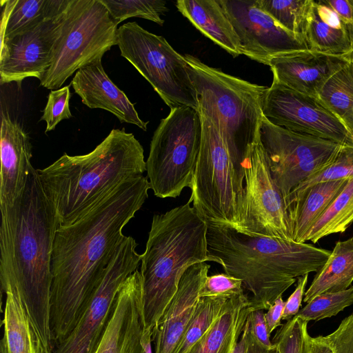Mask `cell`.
<instances>
[{
    "instance_id": "obj_34",
    "label": "cell",
    "mask_w": 353,
    "mask_h": 353,
    "mask_svg": "<svg viewBox=\"0 0 353 353\" xmlns=\"http://www.w3.org/2000/svg\"><path fill=\"white\" fill-rule=\"evenodd\" d=\"M352 176L353 146L344 145L330 163L301 182L288 197L298 195L319 183L348 179Z\"/></svg>"
},
{
    "instance_id": "obj_28",
    "label": "cell",
    "mask_w": 353,
    "mask_h": 353,
    "mask_svg": "<svg viewBox=\"0 0 353 353\" xmlns=\"http://www.w3.org/2000/svg\"><path fill=\"white\" fill-rule=\"evenodd\" d=\"M353 223V176L305 234L303 243L318 242L323 237L345 232Z\"/></svg>"
},
{
    "instance_id": "obj_13",
    "label": "cell",
    "mask_w": 353,
    "mask_h": 353,
    "mask_svg": "<svg viewBox=\"0 0 353 353\" xmlns=\"http://www.w3.org/2000/svg\"><path fill=\"white\" fill-rule=\"evenodd\" d=\"M262 112L275 125L353 146V134L318 97L292 90L274 79L265 91Z\"/></svg>"
},
{
    "instance_id": "obj_19",
    "label": "cell",
    "mask_w": 353,
    "mask_h": 353,
    "mask_svg": "<svg viewBox=\"0 0 353 353\" xmlns=\"http://www.w3.org/2000/svg\"><path fill=\"white\" fill-rule=\"evenodd\" d=\"M1 121L0 210H4L21 198L33 166L28 134L3 109Z\"/></svg>"
},
{
    "instance_id": "obj_15",
    "label": "cell",
    "mask_w": 353,
    "mask_h": 353,
    "mask_svg": "<svg viewBox=\"0 0 353 353\" xmlns=\"http://www.w3.org/2000/svg\"><path fill=\"white\" fill-rule=\"evenodd\" d=\"M65 12L1 40V85L16 82L20 86L28 77L42 79L51 65Z\"/></svg>"
},
{
    "instance_id": "obj_38",
    "label": "cell",
    "mask_w": 353,
    "mask_h": 353,
    "mask_svg": "<svg viewBox=\"0 0 353 353\" xmlns=\"http://www.w3.org/2000/svg\"><path fill=\"white\" fill-rule=\"evenodd\" d=\"M323 339L334 353H353V312Z\"/></svg>"
},
{
    "instance_id": "obj_22",
    "label": "cell",
    "mask_w": 353,
    "mask_h": 353,
    "mask_svg": "<svg viewBox=\"0 0 353 353\" xmlns=\"http://www.w3.org/2000/svg\"><path fill=\"white\" fill-rule=\"evenodd\" d=\"M305 40L309 50L325 54L347 55L353 50L348 27L326 0H313Z\"/></svg>"
},
{
    "instance_id": "obj_45",
    "label": "cell",
    "mask_w": 353,
    "mask_h": 353,
    "mask_svg": "<svg viewBox=\"0 0 353 353\" xmlns=\"http://www.w3.org/2000/svg\"><path fill=\"white\" fill-rule=\"evenodd\" d=\"M152 331L145 329L143 338V350L142 353H153L152 349Z\"/></svg>"
},
{
    "instance_id": "obj_7",
    "label": "cell",
    "mask_w": 353,
    "mask_h": 353,
    "mask_svg": "<svg viewBox=\"0 0 353 353\" xmlns=\"http://www.w3.org/2000/svg\"><path fill=\"white\" fill-rule=\"evenodd\" d=\"M202 122L196 110L171 109L154 131L146 160L150 189L161 199L176 198L191 188L200 151Z\"/></svg>"
},
{
    "instance_id": "obj_2",
    "label": "cell",
    "mask_w": 353,
    "mask_h": 353,
    "mask_svg": "<svg viewBox=\"0 0 353 353\" xmlns=\"http://www.w3.org/2000/svg\"><path fill=\"white\" fill-rule=\"evenodd\" d=\"M0 212L1 290L19 294L43 352L51 353V259L59 222L36 169L19 201Z\"/></svg>"
},
{
    "instance_id": "obj_48",
    "label": "cell",
    "mask_w": 353,
    "mask_h": 353,
    "mask_svg": "<svg viewBox=\"0 0 353 353\" xmlns=\"http://www.w3.org/2000/svg\"><path fill=\"white\" fill-rule=\"evenodd\" d=\"M350 59L353 63V50L348 54Z\"/></svg>"
},
{
    "instance_id": "obj_20",
    "label": "cell",
    "mask_w": 353,
    "mask_h": 353,
    "mask_svg": "<svg viewBox=\"0 0 353 353\" xmlns=\"http://www.w3.org/2000/svg\"><path fill=\"white\" fill-rule=\"evenodd\" d=\"M71 84L81 102L88 108L105 110L116 116L121 123L134 124L147 130L148 122L140 119L134 104L107 75L101 60L77 70Z\"/></svg>"
},
{
    "instance_id": "obj_30",
    "label": "cell",
    "mask_w": 353,
    "mask_h": 353,
    "mask_svg": "<svg viewBox=\"0 0 353 353\" xmlns=\"http://www.w3.org/2000/svg\"><path fill=\"white\" fill-rule=\"evenodd\" d=\"M256 1L259 6L281 26L305 39L313 0Z\"/></svg>"
},
{
    "instance_id": "obj_26",
    "label": "cell",
    "mask_w": 353,
    "mask_h": 353,
    "mask_svg": "<svg viewBox=\"0 0 353 353\" xmlns=\"http://www.w3.org/2000/svg\"><path fill=\"white\" fill-rule=\"evenodd\" d=\"M70 0H7L3 7L1 40L13 36L47 19L65 12Z\"/></svg>"
},
{
    "instance_id": "obj_14",
    "label": "cell",
    "mask_w": 353,
    "mask_h": 353,
    "mask_svg": "<svg viewBox=\"0 0 353 353\" xmlns=\"http://www.w3.org/2000/svg\"><path fill=\"white\" fill-rule=\"evenodd\" d=\"M240 40L243 54L269 65L279 55L309 50L305 39L286 30L256 0H218Z\"/></svg>"
},
{
    "instance_id": "obj_6",
    "label": "cell",
    "mask_w": 353,
    "mask_h": 353,
    "mask_svg": "<svg viewBox=\"0 0 353 353\" xmlns=\"http://www.w3.org/2000/svg\"><path fill=\"white\" fill-rule=\"evenodd\" d=\"M183 57L196 92L199 112L210 120L232 151L245 158L259 136L267 87L228 74L192 55Z\"/></svg>"
},
{
    "instance_id": "obj_8",
    "label": "cell",
    "mask_w": 353,
    "mask_h": 353,
    "mask_svg": "<svg viewBox=\"0 0 353 353\" xmlns=\"http://www.w3.org/2000/svg\"><path fill=\"white\" fill-rule=\"evenodd\" d=\"M117 26L100 0H70L51 65L40 85L58 90L80 68L117 45Z\"/></svg>"
},
{
    "instance_id": "obj_40",
    "label": "cell",
    "mask_w": 353,
    "mask_h": 353,
    "mask_svg": "<svg viewBox=\"0 0 353 353\" xmlns=\"http://www.w3.org/2000/svg\"><path fill=\"white\" fill-rule=\"evenodd\" d=\"M251 332L256 339L264 346L270 347L273 343L270 339L263 310H253L249 315Z\"/></svg>"
},
{
    "instance_id": "obj_35",
    "label": "cell",
    "mask_w": 353,
    "mask_h": 353,
    "mask_svg": "<svg viewBox=\"0 0 353 353\" xmlns=\"http://www.w3.org/2000/svg\"><path fill=\"white\" fill-rule=\"evenodd\" d=\"M307 322L294 316L276 332L272 343L280 353H310V339Z\"/></svg>"
},
{
    "instance_id": "obj_37",
    "label": "cell",
    "mask_w": 353,
    "mask_h": 353,
    "mask_svg": "<svg viewBox=\"0 0 353 353\" xmlns=\"http://www.w3.org/2000/svg\"><path fill=\"white\" fill-rule=\"evenodd\" d=\"M244 293L241 279L225 273L208 276L199 292V297L232 299Z\"/></svg>"
},
{
    "instance_id": "obj_18",
    "label": "cell",
    "mask_w": 353,
    "mask_h": 353,
    "mask_svg": "<svg viewBox=\"0 0 353 353\" xmlns=\"http://www.w3.org/2000/svg\"><path fill=\"white\" fill-rule=\"evenodd\" d=\"M350 61L348 54L334 55L311 50L272 58L273 79L299 92L316 97L327 80Z\"/></svg>"
},
{
    "instance_id": "obj_11",
    "label": "cell",
    "mask_w": 353,
    "mask_h": 353,
    "mask_svg": "<svg viewBox=\"0 0 353 353\" xmlns=\"http://www.w3.org/2000/svg\"><path fill=\"white\" fill-rule=\"evenodd\" d=\"M259 137L284 201L301 182L330 163L344 146L275 125L263 115Z\"/></svg>"
},
{
    "instance_id": "obj_5",
    "label": "cell",
    "mask_w": 353,
    "mask_h": 353,
    "mask_svg": "<svg viewBox=\"0 0 353 353\" xmlns=\"http://www.w3.org/2000/svg\"><path fill=\"white\" fill-rule=\"evenodd\" d=\"M190 203L152 217L140 271L145 329L152 331L189 267L207 261L219 264L208 252V223Z\"/></svg>"
},
{
    "instance_id": "obj_32",
    "label": "cell",
    "mask_w": 353,
    "mask_h": 353,
    "mask_svg": "<svg viewBox=\"0 0 353 353\" xmlns=\"http://www.w3.org/2000/svg\"><path fill=\"white\" fill-rule=\"evenodd\" d=\"M110 17L119 23L131 17H140L163 25L161 14L168 10L163 0H100Z\"/></svg>"
},
{
    "instance_id": "obj_47",
    "label": "cell",
    "mask_w": 353,
    "mask_h": 353,
    "mask_svg": "<svg viewBox=\"0 0 353 353\" xmlns=\"http://www.w3.org/2000/svg\"><path fill=\"white\" fill-rule=\"evenodd\" d=\"M0 353H7L5 341L3 338L0 341Z\"/></svg>"
},
{
    "instance_id": "obj_33",
    "label": "cell",
    "mask_w": 353,
    "mask_h": 353,
    "mask_svg": "<svg viewBox=\"0 0 353 353\" xmlns=\"http://www.w3.org/2000/svg\"><path fill=\"white\" fill-rule=\"evenodd\" d=\"M353 303V286L347 290L321 294L316 296L301 309L296 316L307 322L317 321L336 316Z\"/></svg>"
},
{
    "instance_id": "obj_3",
    "label": "cell",
    "mask_w": 353,
    "mask_h": 353,
    "mask_svg": "<svg viewBox=\"0 0 353 353\" xmlns=\"http://www.w3.org/2000/svg\"><path fill=\"white\" fill-rule=\"evenodd\" d=\"M208 223L209 254L225 274L242 281L252 293L254 310H268L296 278L319 271L331 254L305 243L252 236L228 225Z\"/></svg>"
},
{
    "instance_id": "obj_25",
    "label": "cell",
    "mask_w": 353,
    "mask_h": 353,
    "mask_svg": "<svg viewBox=\"0 0 353 353\" xmlns=\"http://www.w3.org/2000/svg\"><path fill=\"white\" fill-rule=\"evenodd\" d=\"M353 281V241H338L324 265L316 272L303 301L318 295L337 292L350 288Z\"/></svg>"
},
{
    "instance_id": "obj_1",
    "label": "cell",
    "mask_w": 353,
    "mask_h": 353,
    "mask_svg": "<svg viewBox=\"0 0 353 353\" xmlns=\"http://www.w3.org/2000/svg\"><path fill=\"white\" fill-rule=\"evenodd\" d=\"M147 176L118 185L85 213L56 231L51 259L50 326L54 346L75 325L123 239V229L148 197Z\"/></svg>"
},
{
    "instance_id": "obj_39",
    "label": "cell",
    "mask_w": 353,
    "mask_h": 353,
    "mask_svg": "<svg viewBox=\"0 0 353 353\" xmlns=\"http://www.w3.org/2000/svg\"><path fill=\"white\" fill-rule=\"evenodd\" d=\"M308 274L298 278L296 289L285 301L282 320H290L300 310V306L305 294V288L308 279Z\"/></svg>"
},
{
    "instance_id": "obj_42",
    "label": "cell",
    "mask_w": 353,
    "mask_h": 353,
    "mask_svg": "<svg viewBox=\"0 0 353 353\" xmlns=\"http://www.w3.org/2000/svg\"><path fill=\"white\" fill-rule=\"evenodd\" d=\"M348 27L353 37V0H326Z\"/></svg>"
},
{
    "instance_id": "obj_31",
    "label": "cell",
    "mask_w": 353,
    "mask_h": 353,
    "mask_svg": "<svg viewBox=\"0 0 353 353\" xmlns=\"http://www.w3.org/2000/svg\"><path fill=\"white\" fill-rule=\"evenodd\" d=\"M228 299L225 297H199L192 318L173 353H187L220 315Z\"/></svg>"
},
{
    "instance_id": "obj_16",
    "label": "cell",
    "mask_w": 353,
    "mask_h": 353,
    "mask_svg": "<svg viewBox=\"0 0 353 353\" xmlns=\"http://www.w3.org/2000/svg\"><path fill=\"white\" fill-rule=\"evenodd\" d=\"M145 330L142 277L136 270L121 286L94 353H142Z\"/></svg>"
},
{
    "instance_id": "obj_49",
    "label": "cell",
    "mask_w": 353,
    "mask_h": 353,
    "mask_svg": "<svg viewBox=\"0 0 353 353\" xmlns=\"http://www.w3.org/2000/svg\"><path fill=\"white\" fill-rule=\"evenodd\" d=\"M351 239L353 241V236L351 238Z\"/></svg>"
},
{
    "instance_id": "obj_36",
    "label": "cell",
    "mask_w": 353,
    "mask_h": 353,
    "mask_svg": "<svg viewBox=\"0 0 353 353\" xmlns=\"http://www.w3.org/2000/svg\"><path fill=\"white\" fill-rule=\"evenodd\" d=\"M70 97V85L50 92L47 103L40 119V121L46 122L45 132L54 130L57 125L62 120L72 117L69 108Z\"/></svg>"
},
{
    "instance_id": "obj_29",
    "label": "cell",
    "mask_w": 353,
    "mask_h": 353,
    "mask_svg": "<svg viewBox=\"0 0 353 353\" xmlns=\"http://www.w3.org/2000/svg\"><path fill=\"white\" fill-rule=\"evenodd\" d=\"M318 98L353 134V63L350 59L327 80Z\"/></svg>"
},
{
    "instance_id": "obj_23",
    "label": "cell",
    "mask_w": 353,
    "mask_h": 353,
    "mask_svg": "<svg viewBox=\"0 0 353 353\" xmlns=\"http://www.w3.org/2000/svg\"><path fill=\"white\" fill-rule=\"evenodd\" d=\"M176 6L196 28L234 57L243 54L240 40L218 0H179Z\"/></svg>"
},
{
    "instance_id": "obj_27",
    "label": "cell",
    "mask_w": 353,
    "mask_h": 353,
    "mask_svg": "<svg viewBox=\"0 0 353 353\" xmlns=\"http://www.w3.org/2000/svg\"><path fill=\"white\" fill-rule=\"evenodd\" d=\"M3 320L7 353H44L19 294L6 292Z\"/></svg>"
},
{
    "instance_id": "obj_44",
    "label": "cell",
    "mask_w": 353,
    "mask_h": 353,
    "mask_svg": "<svg viewBox=\"0 0 353 353\" xmlns=\"http://www.w3.org/2000/svg\"><path fill=\"white\" fill-rule=\"evenodd\" d=\"M310 353H334L323 336L310 339Z\"/></svg>"
},
{
    "instance_id": "obj_46",
    "label": "cell",
    "mask_w": 353,
    "mask_h": 353,
    "mask_svg": "<svg viewBox=\"0 0 353 353\" xmlns=\"http://www.w3.org/2000/svg\"><path fill=\"white\" fill-rule=\"evenodd\" d=\"M232 353H246V339L244 329Z\"/></svg>"
},
{
    "instance_id": "obj_41",
    "label": "cell",
    "mask_w": 353,
    "mask_h": 353,
    "mask_svg": "<svg viewBox=\"0 0 353 353\" xmlns=\"http://www.w3.org/2000/svg\"><path fill=\"white\" fill-rule=\"evenodd\" d=\"M285 303V302L283 300L282 296H279L269 306L268 312L265 313V318L270 334L277 327L282 325L281 321L282 320Z\"/></svg>"
},
{
    "instance_id": "obj_43",
    "label": "cell",
    "mask_w": 353,
    "mask_h": 353,
    "mask_svg": "<svg viewBox=\"0 0 353 353\" xmlns=\"http://www.w3.org/2000/svg\"><path fill=\"white\" fill-rule=\"evenodd\" d=\"M246 339V353H280L277 346L268 347L263 345L253 335L250 327L249 316L244 327Z\"/></svg>"
},
{
    "instance_id": "obj_12",
    "label": "cell",
    "mask_w": 353,
    "mask_h": 353,
    "mask_svg": "<svg viewBox=\"0 0 353 353\" xmlns=\"http://www.w3.org/2000/svg\"><path fill=\"white\" fill-rule=\"evenodd\" d=\"M243 170L245 201L236 230L252 236L292 240L285 201L271 175L259 136L248 149Z\"/></svg>"
},
{
    "instance_id": "obj_17",
    "label": "cell",
    "mask_w": 353,
    "mask_h": 353,
    "mask_svg": "<svg viewBox=\"0 0 353 353\" xmlns=\"http://www.w3.org/2000/svg\"><path fill=\"white\" fill-rule=\"evenodd\" d=\"M210 265L198 263L182 275L178 289L152 330L154 353H173L192 318Z\"/></svg>"
},
{
    "instance_id": "obj_9",
    "label": "cell",
    "mask_w": 353,
    "mask_h": 353,
    "mask_svg": "<svg viewBox=\"0 0 353 353\" xmlns=\"http://www.w3.org/2000/svg\"><path fill=\"white\" fill-rule=\"evenodd\" d=\"M121 55L151 84L170 110L188 106L199 111L197 94L188 63L166 39L136 22L117 30Z\"/></svg>"
},
{
    "instance_id": "obj_10",
    "label": "cell",
    "mask_w": 353,
    "mask_h": 353,
    "mask_svg": "<svg viewBox=\"0 0 353 353\" xmlns=\"http://www.w3.org/2000/svg\"><path fill=\"white\" fill-rule=\"evenodd\" d=\"M131 236H125L99 279L81 314L68 336L51 353H94L112 315L118 292L137 270L141 254Z\"/></svg>"
},
{
    "instance_id": "obj_4",
    "label": "cell",
    "mask_w": 353,
    "mask_h": 353,
    "mask_svg": "<svg viewBox=\"0 0 353 353\" xmlns=\"http://www.w3.org/2000/svg\"><path fill=\"white\" fill-rule=\"evenodd\" d=\"M37 172L63 225L79 219L122 182L143 176L146 161L132 133L113 129L90 152L65 153Z\"/></svg>"
},
{
    "instance_id": "obj_21",
    "label": "cell",
    "mask_w": 353,
    "mask_h": 353,
    "mask_svg": "<svg viewBox=\"0 0 353 353\" xmlns=\"http://www.w3.org/2000/svg\"><path fill=\"white\" fill-rule=\"evenodd\" d=\"M253 310L245 293L228 299L220 315L187 353H232Z\"/></svg>"
},
{
    "instance_id": "obj_24",
    "label": "cell",
    "mask_w": 353,
    "mask_h": 353,
    "mask_svg": "<svg viewBox=\"0 0 353 353\" xmlns=\"http://www.w3.org/2000/svg\"><path fill=\"white\" fill-rule=\"evenodd\" d=\"M348 179L319 183L285 199L292 241L303 243L306 232L323 214Z\"/></svg>"
}]
</instances>
